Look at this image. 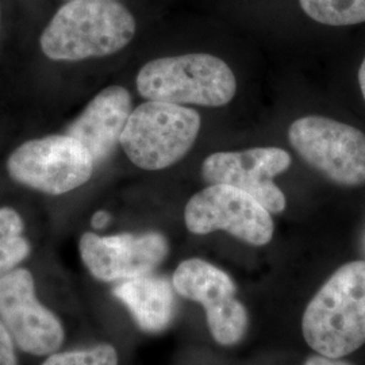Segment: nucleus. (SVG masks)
I'll return each mask as SVG.
<instances>
[{
  "label": "nucleus",
  "instance_id": "ddd939ff",
  "mask_svg": "<svg viewBox=\"0 0 365 365\" xmlns=\"http://www.w3.org/2000/svg\"><path fill=\"white\" fill-rule=\"evenodd\" d=\"M145 331L160 333L170 327L175 314L173 286L164 276L144 274L123 280L113 291Z\"/></svg>",
  "mask_w": 365,
  "mask_h": 365
},
{
  "label": "nucleus",
  "instance_id": "423d86ee",
  "mask_svg": "<svg viewBox=\"0 0 365 365\" xmlns=\"http://www.w3.org/2000/svg\"><path fill=\"white\" fill-rule=\"evenodd\" d=\"M95 164L76 138L48 135L18 146L7 160L14 182L48 195H63L91 179Z\"/></svg>",
  "mask_w": 365,
  "mask_h": 365
},
{
  "label": "nucleus",
  "instance_id": "0eeeda50",
  "mask_svg": "<svg viewBox=\"0 0 365 365\" xmlns=\"http://www.w3.org/2000/svg\"><path fill=\"white\" fill-rule=\"evenodd\" d=\"M184 221L194 235L223 230L253 247L267 245L274 237L271 212L247 192L226 184H210L192 196Z\"/></svg>",
  "mask_w": 365,
  "mask_h": 365
},
{
  "label": "nucleus",
  "instance_id": "9d476101",
  "mask_svg": "<svg viewBox=\"0 0 365 365\" xmlns=\"http://www.w3.org/2000/svg\"><path fill=\"white\" fill-rule=\"evenodd\" d=\"M292 157L284 149L252 148L242 152H218L202 164V176L210 184L235 187L252 197L271 214H279L287 206L283 191L274 178L289 170Z\"/></svg>",
  "mask_w": 365,
  "mask_h": 365
},
{
  "label": "nucleus",
  "instance_id": "6e6552de",
  "mask_svg": "<svg viewBox=\"0 0 365 365\" xmlns=\"http://www.w3.org/2000/svg\"><path fill=\"white\" fill-rule=\"evenodd\" d=\"M173 289L206 310L210 333L218 344L240 342L248 329V312L235 298V284L221 268L202 259H188L172 276Z\"/></svg>",
  "mask_w": 365,
  "mask_h": 365
},
{
  "label": "nucleus",
  "instance_id": "39448f33",
  "mask_svg": "<svg viewBox=\"0 0 365 365\" xmlns=\"http://www.w3.org/2000/svg\"><path fill=\"white\" fill-rule=\"evenodd\" d=\"M288 141L310 167L342 187L365 184V134L348 123L319 115L294 120Z\"/></svg>",
  "mask_w": 365,
  "mask_h": 365
},
{
  "label": "nucleus",
  "instance_id": "4be33fe9",
  "mask_svg": "<svg viewBox=\"0 0 365 365\" xmlns=\"http://www.w3.org/2000/svg\"><path fill=\"white\" fill-rule=\"evenodd\" d=\"M0 27H1V10H0Z\"/></svg>",
  "mask_w": 365,
  "mask_h": 365
},
{
  "label": "nucleus",
  "instance_id": "1a4fd4ad",
  "mask_svg": "<svg viewBox=\"0 0 365 365\" xmlns=\"http://www.w3.org/2000/svg\"><path fill=\"white\" fill-rule=\"evenodd\" d=\"M0 321L14 344L34 356L52 354L66 339L61 321L36 297L34 277L25 268L0 277Z\"/></svg>",
  "mask_w": 365,
  "mask_h": 365
},
{
  "label": "nucleus",
  "instance_id": "f03ea898",
  "mask_svg": "<svg viewBox=\"0 0 365 365\" xmlns=\"http://www.w3.org/2000/svg\"><path fill=\"white\" fill-rule=\"evenodd\" d=\"M303 337L321 356L341 359L365 344V261L348 262L314 295L302 318Z\"/></svg>",
  "mask_w": 365,
  "mask_h": 365
},
{
  "label": "nucleus",
  "instance_id": "2eb2a0df",
  "mask_svg": "<svg viewBox=\"0 0 365 365\" xmlns=\"http://www.w3.org/2000/svg\"><path fill=\"white\" fill-rule=\"evenodd\" d=\"M117 349L110 344L78 351L52 353L41 365H118Z\"/></svg>",
  "mask_w": 365,
  "mask_h": 365
},
{
  "label": "nucleus",
  "instance_id": "dca6fc26",
  "mask_svg": "<svg viewBox=\"0 0 365 365\" xmlns=\"http://www.w3.org/2000/svg\"><path fill=\"white\" fill-rule=\"evenodd\" d=\"M30 252V242L24 235L11 241L0 242V277L15 269L22 261L26 260Z\"/></svg>",
  "mask_w": 365,
  "mask_h": 365
},
{
  "label": "nucleus",
  "instance_id": "aec40b11",
  "mask_svg": "<svg viewBox=\"0 0 365 365\" xmlns=\"http://www.w3.org/2000/svg\"><path fill=\"white\" fill-rule=\"evenodd\" d=\"M110 218L111 217H110V214L107 211H98V212H95L91 220L92 227L96 229V230L103 229V227L108 225Z\"/></svg>",
  "mask_w": 365,
  "mask_h": 365
},
{
  "label": "nucleus",
  "instance_id": "a211bd4d",
  "mask_svg": "<svg viewBox=\"0 0 365 365\" xmlns=\"http://www.w3.org/2000/svg\"><path fill=\"white\" fill-rule=\"evenodd\" d=\"M0 365H18L15 344L10 333L0 321Z\"/></svg>",
  "mask_w": 365,
  "mask_h": 365
},
{
  "label": "nucleus",
  "instance_id": "412c9836",
  "mask_svg": "<svg viewBox=\"0 0 365 365\" xmlns=\"http://www.w3.org/2000/svg\"><path fill=\"white\" fill-rule=\"evenodd\" d=\"M359 84H360V90H361L365 101V57L360 69H359Z\"/></svg>",
  "mask_w": 365,
  "mask_h": 365
},
{
  "label": "nucleus",
  "instance_id": "f3484780",
  "mask_svg": "<svg viewBox=\"0 0 365 365\" xmlns=\"http://www.w3.org/2000/svg\"><path fill=\"white\" fill-rule=\"evenodd\" d=\"M25 222L19 212L11 207H0V242L11 241L24 235Z\"/></svg>",
  "mask_w": 365,
  "mask_h": 365
},
{
  "label": "nucleus",
  "instance_id": "4468645a",
  "mask_svg": "<svg viewBox=\"0 0 365 365\" xmlns=\"http://www.w3.org/2000/svg\"><path fill=\"white\" fill-rule=\"evenodd\" d=\"M312 19L327 26H352L365 22V0H299Z\"/></svg>",
  "mask_w": 365,
  "mask_h": 365
},
{
  "label": "nucleus",
  "instance_id": "9b49d317",
  "mask_svg": "<svg viewBox=\"0 0 365 365\" xmlns=\"http://www.w3.org/2000/svg\"><path fill=\"white\" fill-rule=\"evenodd\" d=\"M78 252L95 279L113 283L152 274L168 256L170 245L158 232L107 237L87 232L80 237Z\"/></svg>",
  "mask_w": 365,
  "mask_h": 365
},
{
  "label": "nucleus",
  "instance_id": "f8f14e48",
  "mask_svg": "<svg viewBox=\"0 0 365 365\" xmlns=\"http://www.w3.org/2000/svg\"><path fill=\"white\" fill-rule=\"evenodd\" d=\"M130 92L110 86L99 92L66 129L83 145L93 164H101L115 150L131 114Z\"/></svg>",
  "mask_w": 365,
  "mask_h": 365
},
{
  "label": "nucleus",
  "instance_id": "20e7f679",
  "mask_svg": "<svg viewBox=\"0 0 365 365\" xmlns=\"http://www.w3.org/2000/svg\"><path fill=\"white\" fill-rule=\"evenodd\" d=\"M200 125L190 107L146 101L131 111L119 145L138 168L165 170L191 150Z\"/></svg>",
  "mask_w": 365,
  "mask_h": 365
},
{
  "label": "nucleus",
  "instance_id": "f257e3e1",
  "mask_svg": "<svg viewBox=\"0 0 365 365\" xmlns=\"http://www.w3.org/2000/svg\"><path fill=\"white\" fill-rule=\"evenodd\" d=\"M135 19L115 0H69L41 34L43 54L54 61H81L125 49Z\"/></svg>",
  "mask_w": 365,
  "mask_h": 365
},
{
  "label": "nucleus",
  "instance_id": "7ed1b4c3",
  "mask_svg": "<svg viewBox=\"0 0 365 365\" xmlns=\"http://www.w3.org/2000/svg\"><path fill=\"white\" fill-rule=\"evenodd\" d=\"M137 90L146 101L222 107L235 98L237 81L220 57L191 53L146 63L138 72Z\"/></svg>",
  "mask_w": 365,
  "mask_h": 365
},
{
  "label": "nucleus",
  "instance_id": "6ab92c4d",
  "mask_svg": "<svg viewBox=\"0 0 365 365\" xmlns=\"http://www.w3.org/2000/svg\"><path fill=\"white\" fill-rule=\"evenodd\" d=\"M304 365H352L351 363H346L344 360L339 359H331V357H327V356H312Z\"/></svg>",
  "mask_w": 365,
  "mask_h": 365
}]
</instances>
